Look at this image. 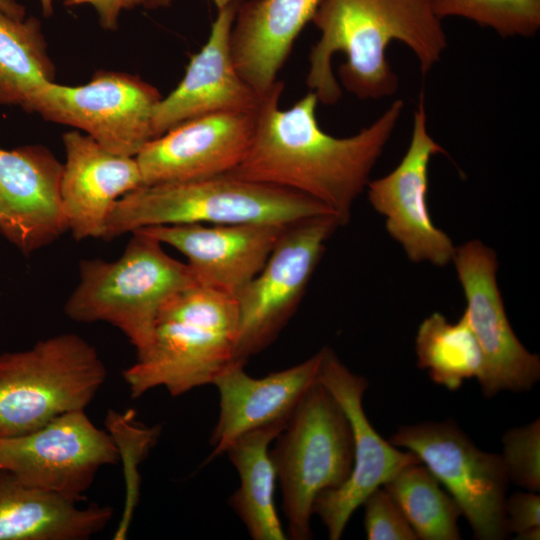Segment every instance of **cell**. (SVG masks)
<instances>
[{"label": "cell", "mask_w": 540, "mask_h": 540, "mask_svg": "<svg viewBox=\"0 0 540 540\" xmlns=\"http://www.w3.org/2000/svg\"><path fill=\"white\" fill-rule=\"evenodd\" d=\"M283 89L284 83L277 80L262 96L251 145L229 174L304 194L329 208L344 226L370 181L404 103L394 101L371 125L353 136L338 138L320 128L313 91L281 110Z\"/></svg>", "instance_id": "cell-1"}, {"label": "cell", "mask_w": 540, "mask_h": 540, "mask_svg": "<svg viewBox=\"0 0 540 540\" xmlns=\"http://www.w3.org/2000/svg\"><path fill=\"white\" fill-rule=\"evenodd\" d=\"M312 21L321 36L309 54L306 84L326 105L342 96L331 65L338 52L346 57L338 69L341 85L361 100H378L393 95L399 85L386 57L392 41L410 48L422 75L447 46L430 0H320Z\"/></svg>", "instance_id": "cell-2"}, {"label": "cell", "mask_w": 540, "mask_h": 540, "mask_svg": "<svg viewBox=\"0 0 540 540\" xmlns=\"http://www.w3.org/2000/svg\"><path fill=\"white\" fill-rule=\"evenodd\" d=\"M239 329L236 297L202 285L162 307L148 349L123 373L132 398L164 387L172 397L212 384L232 362Z\"/></svg>", "instance_id": "cell-3"}, {"label": "cell", "mask_w": 540, "mask_h": 540, "mask_svg": "<svg viewBox=\"0 0 540 540\" xmlns=\"http://www.w3.org/2000/svg\"><path fill=\"white\" fill-rule=\"evenodd\" d=\"M331 214L322 203L283 187L229 173L183 182L142 185L117 201L103 240L135 230L177 224H290Z\"/></svg>", "instance_id": "cell-4"}, {"label": "cell", "mask_w": 540, "mask_h": 540, "mask_svg": "<svg viewBox=\"0 0 540 540\" xmlns=\"http://www.w3.org/2000/svg\"><path fill=\"white\" fill-rule=\"evenodd\" d=\"M130 234L118 259L80 261L79 282L64 313L75 322L113 325L138 357L152 342L162 307L197 282L187 263L168 255L159 240L141 229Z\"/></svg>", "instance_id": "cell-5"}, {"label": "cell", "mask_w": 540, "mask_h": 540, "mask_svg": "<svg viewBox=\"0 0 540 540\" xmlns=\"http://www.w3.org/2000/svg\"><path fill=\"white\" fill-rule=\"evenodd\" d=\"M107 378L95 347L75 333L0 354V438L35 431L85 410Z\"/></svg>", "instance_id": "cell-6"}, {"label": "cell", "mask_w": 540, "mask_h": 540, "mask_svg": "<svg viewBox=\"0 0 540 540\" xmlns=\"http://www.w3.org/2000/svg\"><path fill=\"white\" fill-rule=\"evenodd\" d=\"M269 455L281 487L287 537L309 540L315 499L348 479L354 458L349 420L318 378L276 437Z\"/></svg>", "instance_id": "cell-7"}, {"label": "cell", "mask_w": 540, "mask_h": 540, "mask_svg": "<svg viewBox=\"0 0 540 540\" xmlns=\"http://www.w3.org/2000/svg\"><path fill=\"white\" fill-rule=\"evenodd\" d=\"M339 226L331 214L286 226L262 269L236 296L235 361L246 364L277 338L301 303L326 242Z\"/></svg>", "instance_id": "cell-8"}, {"label": "cell", "mask_w": 540, "mask_h": 540, "mask_svg": "<svg viewBox=\"0 0 540 540\" xmlns=\"http://www.w3.org/2000/svg\"><path fill=\"white\" fill-rule=\"evenodd\" d=\"M161 99L137 76L99 71L80 86L44 83L25 111L81 130L110 152L136 157L154 139L152 117Z\"/></svg>", "instance_id": "cell-9"}, {"label": "cell", "mask_w": 540, "mask_h": 540, "mask_svg": "<svg viewBox=\"0 0 540 540\" xmlns=\"http://www.w3.org/2000/svg\"><path fill=\"white\" fill-rule=\"evenodd\" d=\"M389 441L413 452L446 487L476 539L506 538L509 478L501 455L478 449L451 421L401 426Z\"/></svg>", "instance_id": "cell-10"}, {"label": "cell", "mask_w": 540, "mask_h": 540, "mask_svg": "<svg viewBox=\"0 0 540 540\" xmlns=\"http://www.w3.org/2000/svg\"><path fill=\"white\" fill-rule=\"evenodd\" d=\"M120 461L108 431L85 410L62 414L43 427L0 438V468L31 487L82 502L97 472Z\"/></svg>", "instance_id": "cell-11"}, {"label": "cell", "mask_w": 540, "mask_h": 540, "mask_svg": "<svg viewBox=\"0 0 540 540\" xmlns=\"http://www.w3.org/2000/svg\"><path fill=\"white\" fill-rule=\"evenodd\" d=\"M318 380L345 412L354 440L353 466L348 479L336 489L321 492L313 504V514L320 517L329 539L338 540L351 515L369 494L383 487L403 468L422 462L413 452L399 450L377 433L363 408L368 381L350 371L328 347L321 349Z\"/></svg>", "instance_id": "cell-12"}, {"label": "cell", "mask_w": 540, "mask_h": 540, "mask_svg": "<svg viewBox=\"0 0 540 540\" xmlns=\"http://www.w3.org/2000/svg\"><path fill=\"white\" fill-rule=\"evenodd\" d=\"M452 262L467 303L463 313L484 359L483 394L529 390L540 378V359L522 345L509 323L497 284L496 253L470 240L455 248Z\"/></svg>", "instance_id": "cell-13"}, {"label": "cell", "mask_w": 540, "mask_h": 540, "mask_svg": "<svg viewBox=\"0 0 540 540\" xmlns=\"http://www.w3.org/2000/svg\"><path fill=\"white\" fill-rule=\"evenodd\" d=\"M445 153L427 129L424 95L413 116L410 144L399 164L387 175L370 180L366 189L372 207L386 218V230L414 263L445 266L455 246L437 228L427 204L428 167L433 155Z\"/></svg>", "instance_id": "cell-14"}, {"label": "cell", "mask_w": 540, "mask_h": 540, "mask_svg": "<svg viewBox=\"0 0 540 540\" xmlns=\"http://www.w3.org/2000/svg\"><path fill=\"white\" fill-rule=\"evenodd\" d=\"M255 114L220 112L183 122L148 142L135 157L143 185L226 174L244 159Z\"/></svg>", "instance_id": "cell-15"}, {"label": "cell", "mask_w": 540, "mask_h": 540, "mask_svg": "<svg viewBox=\"0 0 540 540\" xmlns=\"http://www.w3.org/2000/svg\"><path fill=\"white\" fill-rule=\"evenodd\" d=\"M62 172L63 164L43 146L0 148V234L26 256L68 231Z\"/></svg>", "instance_id": "cell-16"}, {"label": "cell", "mask_w": 540, "mask_h": 540, "mask_svg": "<svg viewBox=\"0 0 540 540\" xmlns=\"http://www.w3.org/2000/svg\"><path fill=\"white\" fill-rule=\"evenodd\" d=\"M240 2L233 0L218 10L207 42L191 56L183 79L156 105L152 117L154 139L196 117L220 112H257L262 96L239 75L230 48Z\"/></svg>", "instance_id": "cell-17"}, {"label": "cell", "mask_w": 540, "mask_h": 540, "mask_svg": "<svg viewBox=\"0 0 540 540\" xmlns=\"http://www.w3.org/2000/svg\"><path fill=\"white\" fill-rule=\"evenodd\" d=\"M288 224H177L142 228L187 258L198 285L234 297L259 273Z\"/></svg>", "instance_id": "cell-18"}, {"label": "cell", "mask_w": 540, "mask_h": 540, "mask_svg": "<svg viewBox=\"0 0 540 540\" xmlns=\"http://www.w3.org/2000/svg\"><path fill=\"white\" fill-rule=\"evenodd\" d=\"M62 140L60 196L67 229L76 241L103 239L117 201L143 185L137 160L108 151L80 131Z\"/></svg>", "instance_id": "cell-19"}, {"label": "cell", "mask_w": 540, "mask_h": 540, "mask_svg": "<svg viewBox=\"0 0 540 540\" xmlns=\"http://www.w3.org/2000/svg\"><path fill=\"white\" fill-rule=\"evenodd\" d=\"M321 350L290 368L254 378L235 361L213 381L219 393V416L212 431L207 462L225 454L231 443L254 429L288 421L317 380Z\"/></svg>", "instance_id": "cell-20"}, {"label": "cell", "mask_w": 540, "mask_h": 540, "mask_svg": "<svg viewBox=\"0 0 540 540\" xmlns=\"http://www.w3.org/2000/svg\"><path fill=\"white\" fill-rule=\"evenodd\" d=\"M320 0L240 2L230 35L236 70L260 96L277 81L293 44Z\"/></svg>", "instance_id": "cell-21"}, {"label": "cell", "mask_w": 540, "mask_h": 540, "mask_svg": "<svg viewBox=\"0 0 540 540\" xmlns=\"http://www.w3.org/2000/svg\"><path fill=\"white\" fill-rule=\"evenodd\" d=\"M112 517L108 505L80 506L0 468V540H87Z\"/></svg>", "instance_id": "cell-22"}, {"label": "cell", "mask_w": 540, "mask_h": 540, "mask_svg": "<svg viewBox=\"0 0 540 540\" xmlns=\"http://www.w3.org/2000/svg\"><path fill=\"white\" fill-rule=\"evenodd\" d=\"M287 422L249 431L235 439L225 452L240 478V485L230 496L229 505L254 540L288 538L275 507L277 477L269 455L270 443L283 431Z\"/></svg>", "instance_id": "cell-23"}, {"label": "cell", "mask_w": 540, "mask_h": 540, "mask_svg": "<svg viewBox=\"0 0 540 540\" xmlns=\"http://www.w3.org/2000/svg\"><path fill=\"white\" fill-rule=\"evenodd\" d=\"M54 74L38 19H17L0 11V105L25 110L36 90L53 81Z\"/></svg>", "instance_id": "cell-24"}, {"label": "cell", "mask_w": 540, "mask_h": 540, "mask_svg": "<svg viewBox=\"0 0 540 540\" xmlns=\"http://www.w3.org/2000/svg\"><path fill=\"white\" fill-rule=\"evenodd\" d=\"M415 351L418 367L451 391L466 379L479 382L483 377L482 351L464 313L456 323L438 312L425 318L417 330Z\"/></svg>", "instance_id": "cell-25"}, {"label": "cell", "mask_w": 540, "mask_h": 540, "mask_svg": "<svg viewBox=\"0 0 540 540\" xmlns=\"http://www.w3.org/2000/svg\"><path fill=\"white\" fill-rule=\"evenodd\" d=\"M395 500L418 539L459 540L461 510L423 463L403 468L383 486Z\"/></svg>", "instance_id": "cell-26"}, {"label": "cell", "mask_w": 540, "mask_h": 540, "mask_svg": "<svg viewBox=\"0 0 540 540\" xmlns=\"http://www.w3.org/2000/svg\"><path fill=\"white\" fill-rule=\"evenodd\" d=\"M441 20L461 17L503 38L531 37L540 28V0H430Z\"/></svg>", "instance_id": "cell-27"}, {"label": "cell", "mask_w": 540, "mask_h": 540, "mask_svg": "<svg viewBox=\"0 0 540 540\" xmlns=\"http://www.w3.org/2000/svg\"><path fill=\"white\" fill-rule=\"evenodd\" d=\"M501 458L509 480L528 491L540 489V422L507 431Z\"/></svg>", "instance_id": "cell-28"}, {"label": "cell", "mask_w": 540, "mask_h": 540, "mask_svg": "<svg viewBox=\"0 0 540 540\" xmlns=\"http://www.w3.org/2000/svg\"><path fill=\"white\" fill-rule=\"evenodd\" d=\"M364 526L369 540L418 539L403 512L384 487L374 490L362 503Z\"/></svg>", "instance_id": "cell-29"}, {"label": "cell", "mask_w": 540, "mask_h": 540, "mask_svg": "<svg viewBox=\"0 0 540 540\" xmlns=\"http://www.w3.org/2000/svg\"><path fill=\"white\" fill-rule=\"evenodd\" d=\"M508 532L520 534L540 527V496L535 492H516L505 501Z\"/></svg>", "instance_id": "cell-30"}, {"label": "cell", "mask_w": 540, "mask_h": 540, "mask_svg": "<svg viewBox=\"0 0 540 540\" xmlns=\"http://www.w3.org/2000/svg\"><path fill=\"white\" fill-rule=\"evenodd\" d=\"M145 0H64L67 7L89 4L98 14L99 23L106 30H116L118 19L123 9H133L144 5Z\"/></svg>", "instance_id": "cell-31"}, {"label": "cell", "mask_w": 540, "mask_h": 540, "mask_svg": "<svg viewBox=\"0 0 540 540\" xmlns=\"http://www.w3.org/2000/svg\"><path fill=\"white\" fill-rule=\"evenodd\" d=\"M0 11L17 19L26 16L25 7L16 0H0Z\"/></svg>", "instance_id": "cell-32"}, {"label": "cell", "mask_w": 540, "mask_h": 540, "mask_svg": "<svg viewBox=\"0 0 540 540\" xmlns=\"http://www.w3.org/2000/svg\"><path fill=\"white\" fill-rule=\"evenodd\" d=\"M218 10L227 6L233 0H213ZM172 0H145L144 6L148 9L166 7L171 4Z\"/></svg>", "instance_id": "cell-33"}, {"label": "cell", "mask_w": 540, "mask_h": 540, "mask_svg": "<svg viewBox=\"0 0 540 540\" xmlns=\"http://www.w3.org/2000/svg\"><path fill=\"white\" fill-rule=\"evenodd\" d=\"M516 536H517L516 539H520V540H539L540 527L524 531L520 534H517Z\"/></svg>", "instance_id": "cell-34"}, {"label": "cell", "mask_w": 540, "mask_h": 540, "mask_svg": "<svg viewBox=\"0 0 540 540\" xmlns=\"http://www.w3.org/2000/svg\"><path fill=\"white\" fill-rule=\"evenodd\" d=\"M42 13L44 16L49 17L53 14V0H40Z\"/></svg>", "instance_id": "cell-35"}]
</instances>
